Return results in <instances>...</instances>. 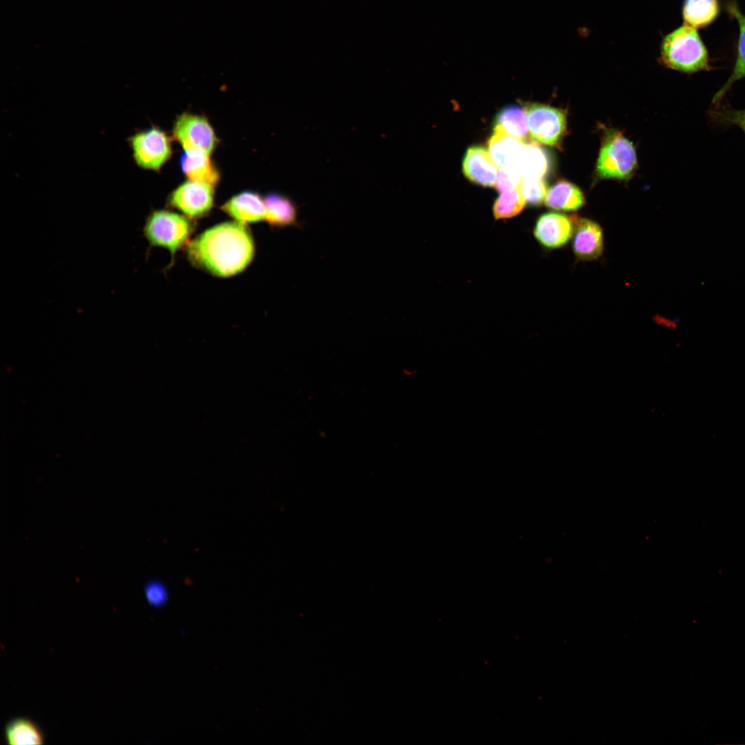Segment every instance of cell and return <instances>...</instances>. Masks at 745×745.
<instances>
[{
    "instance_id": "1",
    "label": "cell",
    "mask_w": 745,
    "mask_h": 745,
    "mask_svg": "<svg viewBox=\"0 0 745 745\" xmlns=\"http://www.w3.org/2000/svg\"><path fill=\"white\" fill-rule=\"evenodd\" d=\"M186 254L195 268L215 277L228 278L241 273L251 264L255 245L247 225L226 221L192 239Z\"/></svg>"
},
{
    "instance_id": "2",
    "label": "cell",
    "mask_w": 745,
    "mask_h": 745,
    "mask_svg": "<svg viewBox=\"0 0 745 745\" xmlns=\"http://www.w3.org/2000/svg\"><path fill=\"white\" fill-rule=\"evenodd\" d=\"M659 61L668 68L688 74L712 68L708 50L697 29L686 23L664 37Z\"/></svg>"
},
{
    "instance_id": "3",
    "label": "cell",
    "mask_w": 745,
    "mask_h": 745,
    "mask_svg": "<svg viewBox=\"0 0 745 745\" xmlns=\"http://www.w3.org/2000/svg\"><path fill=\"white\" fill-rule=\"evenodd\" d=\"M192 219L177 212L157 209L147 216L143 228V235L148 241L150 249L160 247L167 249L172 262L177 252L186 248L195 230Z\"/></svg>"
},
{
    "instance_id": "4",
    "label": "cell",
    "mask_w": 745,
    "mask_h": 745,
    "mask_svg": "<svg viewBox=\"0 0 745 745\" xmlns=\"http://www.w3.org/2000/svg\"><path fill=\"white\" fill-rule=\"evenodd\" d=\"M637 165V155L633 143L619 130H607L596 163L597 177L599 179H626L633 175Z\"/></svg>"
},
{
    "instance_id": "5",
    "label": "cell",
    "mask_w": 745,
    "mask_h": 745,
    "mask_svg": "<svg viewBox=\"0 0 745 745\" xmlns=\"http://www.w3.org/2000/svg\"><path fill=\"white\" fill-rule=\"evenodd\" d=\"M136 165L159 172L172 155L170 137L159 127L138 130L127 138Z\"/></svg>"
},
{
    "instance_id": "6",
    "label": "cell",
    "mask_w": 745,
    "mask_h": 745,
    "mask_svg": "<svg viewBox=\"0 0 745 745\" xmlns=\"http://www.w3.org/2000/svg\"><path fill=\"white\" fill-rule=\"evenodd\" d=\"M530 136L550 146H558L566 132V115L562 110L533 103L526 109Z\"/></svg>"
},
{
    "instance_id": "7",
    "label": "cell",
    "mask_w": 745,
    "mask_h": 745,
    "mask_svg": "<svg viewBox=\"0 0 745 745\" xmlns=\"http://www.w3.org/2000/svg\"><path fill=\"white\" fill-rule=\"evenodd\" d=\"M172 134L184 150H199L210 155L218 144V138L207 118L190 112L177 117Z\"/></svg>"
},
{
    "instance_id": "8",
    "label": "cell",
    "mask_w": 745,
    "mask_h": 745,
    "mask_svg": "<svg viewBox=\"0 0 745 745\" xmlns=\"http://www.w3.org/2000/svg\"><path fill=\"white\" fill-rule=\"evenodd\" d=\"M214 198L215 187L188 179L170 194L167 203L169 207L195 220L210 213Z\"/></svg>"
},
{
    "instance_id": "9",
    "label": "cell",
    "mask_w": 745,
    "mask_h": 745,
    "mask_svg": "<svg viewBox=\"0 0 745 745\" xmlns=\"http://www.w3.org/2000/svg\"><path fill=\"white\" fill-rule=\"evenodd\" d=\"M575 219L564 214L549 212L542 215L535 223L534 235L545 248H561L569 241L574 230Z\"/></svg>"
},
{
    "instance_id": "10",
    "label": "cell",
    "mask_w": 745,
    "mask_h": 745,
    "mask_svg": "<svg viewBox=\"0 0 745 745\" xmlns=\"http://www.w3.org/2000/svg\"><path fill=\"white\" fill-rule=\"evenodd\" d=\"M220 209L233 221L244 225L265 221L266 217L264 198L259 193L250 190L233 195Z\"/></svg>"
},
{
    "instance_id": "11",
    "label": "cell",
    "mask_w": 745,
    "mask_h": 745,
    "mask_svg": "<svg viewBox=\"0 0 745 745\" xmlns=\"http://www.w3.org/2000/svg\"><path fill=\"white\" fill-rule=\"evenodd\" d=\"M572 246L575 255L580 260L599 258L604 249L601 226L591 219H575Z\"/></svg>"
},
{
    "instance_id": "12",
    "label": "cell",
    "mask_w": 745,
    "mask_h": 745,
    "mask_svg": "<svg viewBox=\"0 0 745 745\" xmlns=\"http://www.w3.org/2000/svg\"><path fill=\"white\" fill-rule=\"evenodd\" d=\"M463 171L471 181L483 186H495L498 166L489 152L481 146L470 147L463 160Z\"/></svg>"
},
{
    "instance_id": "13",
    "label": "cell",
    "mask_w": 745,
    "mask_h": 745,
    "mask_svg": "<svg viewBox=\"0 0 745 745\" xmlns=\"http://www.w3.org/2000/svg\"><path fill=\"white\" fill-rule=\"evenodd\" d=\"M182 172L188 179L216 187L220 174L210 155L199 150H185L180 157Z\"/></svg>"
},
{
    "instance_id": "14",
    "label": "cell",
    "mask_w": 745,
    "mask_h": 745,
    "mask_svg": "<svg viewBox=\"0 0 745 745\" xmlns=\"http://www.w3.org/2000/svg\"><path fill=\"white\" fill-rule=\"evenodd\" d=\"M726 8L731 16L733 17L737 22L739 37L737 44L736 59L732 73L712 99V103L715 107L720 106L723 98L734 83L742 78H745V15L740 11L737 4L734 1L729 2Z\"/></svg>"
},
{
    "instance_id": "15",
    "label": "cell",
    "mask_w": 745,
    "mask_h": 745,
    "mask_svg": "<svg viewBox=\"0 0 745 745\" xmlns=\"http://www.w3.org/2000/svg\"><path fill=\"white\" fill-rule=\"evenodd\" d=\"M524 141L508 134L495 124L488 143V152L500 168L515 166L524 146Z\"/></svg>"
},
{
    "instance_id": "16",
    "label": "cell",
    "mask_w": 745,
    "mask_h": 745,
    "mask_svg": "<svg viewBox=\"0 0 745 745\" xmlns=\"http://www.w3.org/2000/svg\"><path fill=\"white\" fill-rule=\"evenodd\" d=\"M515 167L523 179H543L550 169V159L544 148L535 142L524 143Z\"/></svg>"
},
{
    "instance_id": "17",
    "label": "cell",
    "mask_w": 745,
    "mask_h": 745,
    "mask_svg": "<svg viewBox=\"0 0 745 745\" xmlns=\"http://www.w3.org/2000/svg\"><path fill=\"white\" fill-rule=\"evenodd\" d=\"M266 206L265 221L272 228H284L297 225V210L291 199L286 196L270 192L264 197Z\"/></svg>"
},
{
    "instance_id": "18",
    "label": "cell",
    "mask_w": 745,
    "mask_h": 745,
    "mask_svg": "<svg viewBox=\"0 0 745 745\" xmlns=\"http://www.w3.org/2000/svg\"><path fill=\"white\" fill-rule=\"evenodd\" d=\"M545 203L548 208L554 210L573 211L584 205L585 197L577 186L562 180L547 190Z\"/></svg>"
},
{
    "instance_id": "19",
    "label": "cell",
    "mask_w": 745,
    "mask_h": 745,
    "mask_svg": "<svg viewBox=\"0 0 745 745\" xmlns=\"http://www.w3.org/2000/svg\"><path fill=\"white\" fill-rule=\"evenodd\" d=\"M719 12V0H684L682 7L684 23L696 29L711 25Z\"/></svg>"
},
{
    "instance_id": "20",
    "label": "cell",
    "mask_w": 745,
    "mask_h": 745,
    "mask_svg": "<svg viewBox=\"0 0 745 745\" xmlns=\"http://www.w3.org/2000/svg\"><path fill=\"white\" fill-rule=\"evenodd\" d=\"M7 744L11 745H41L45 737L39 726L28 718H16L5 727Z\"/></svg>"
},
{
    "instance_id": "21",
    "label": "cell",
    "mask_w": 745,
    "mask_h": 745,
    "mask_svg": "<svg viewBox=\"0 0 745 745\" xmlns=\"http://www.w3.org/2000/svg\"><path fill=\"white\" fill-rule=\"evenodd\" d=\"M495 124L500 126L510 135L523 141L528 137L526 110L518 106L503 108L497 115Z\"/></svg>"
},
{
    "instance_id": "22",
    "label": "cell",
    "mask_w": 745,
    "mask_h": 745,
    "mask_svg": "<svg viewBox=\"0 0 745 745\" xmlns=\"http://www.w3.org/2000/svg\"><path fill=\"white\" fill-rule=\"evenodd\" d=\"M526 201L520 188L501 192L493 205L495 219H506L518 215L524 208Z\"/></svg>"
},
{
    "instance_id": "23",
    "label": "cell",
    "mask_w": 745,
    "mask_h": 745,
    "mask_svg": "<svg viewBox=\"0 0 745 745\" xmlns=\"http://www.w3.org/2000/svg\"><path fill=\"white\" fill-rule=\"evenodd\" d=\"M713 122L724 126H736L745 134V109L735 110L728 106L715 107L710 111Z\"/></svg>"
},
{
    "instance_id": "24",
    "label": "cell",
    "mask_w": 745,
    "mask_h": 745,
    "mask_svg": "<svg viewBox=\"0 0 745 745\" xmlns=\"http://www.w3.org/2000/svg\"><path fill=\"white\" fill-rule=\"evenodd\" d=\"M520 190L526 203L534 206L542 203L547 193L543 179H523Z\"/></svg>"
},
{
    "instance_id": "25",
    "label": "cell",
    "mask_w": 745,
    "mask_h": 745,
    "mask_svg": "<svg viewBox=\"0 0 745 745\" xmlns=\"http://www.w3.org/2000/svg\"><path fill=\"white\" fill-rule=\"evenodd\" d=\"M523 177L514 166L502 168L498 172L495 187L500 192H504L516 189H519Z\"/></svg>"
},
{
    "instance_id": "26",
    "label": "cell",
    "mask_w": 745,
    "mask_h": 745,
    "mask_svg": "<svg viewBox=\"0 0 745 745\" xmlns=\"http://www.w3.org/2000/svg\"><path fill=\"white\" fill-rule=\"evenodd\" d=\"M144 595L148 602L154 607L163 606L168 601L166 586L159 581L149 582L144 588Z\"/></svg>"
}]
</instances>
